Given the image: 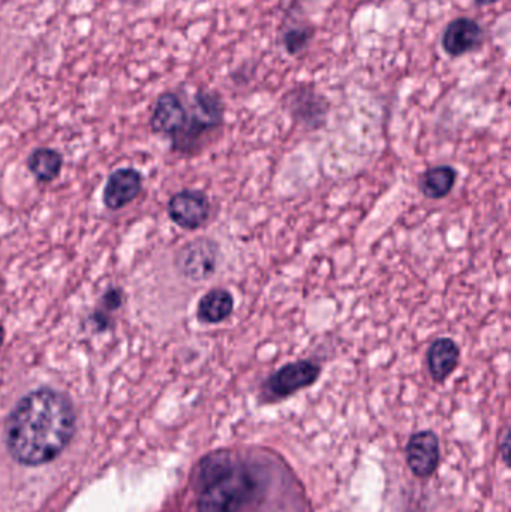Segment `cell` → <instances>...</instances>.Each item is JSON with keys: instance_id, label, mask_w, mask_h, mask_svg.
<instances>
[{"instance_id": "obj_1", "label": "cell", "mask_w": 511, "mask_h": 512, "mask_svg": "<svg viewBox=\"0 0 511 512\" xmlns=\"http://www.w3.org/2000/svg\"><path fill=\"white\" fill-rule=\"evenodd\" d=\"M74 430L71 399L53 388H39L12 409L6 423V447L21 465H45L68 447Z\"/></svg>"}, {"instance_id": "obj_2", "label": "cell", "mask_w": 511, "mask_h": 512, "mask_svg": "<svg viewBox=\"0 0 511 512\" xmlns=\"http://www.w3.org/2000/svg\"><path fill=\"white\" fill-rule=\"evenodd\" d=\"M198 512H239L254 496L257 483L245 466L227 454H213L200 468Z\"/></svg>"}, {"instance_id": "obj_3", "label": "cell", "mask_w": 511, "mask_h": 512, "mask_svg": "<svg viewBox=\"0 0 511 512\" xmlns=\"http://www.w3.org/2000/svg\"><path fill=\"white\" fill-rule=\"evenodd\" d=\"M224 111V102L216 93L207 90L197 92L191 111H188L185 129L173 140V149L185 155L200 149L204 138L221 128Z\"/></svg>"}, {"instance_id": "obj_4", "label": "cell", "mask_w": 511, "mask_h": 512, "mask_svg": "<svg viewBox=\"0 0 511 512\" xmlns=\"http://www.w3.org/2000/svg\"><path fill=\"white\" fill-rule=\"evenodd\" d=\"M321 366L314 360H297L279 367L264 381L263 394L270 400L288 399L320 379Z\"/></svg>"}, {"instance_id": "obj_5", "label": "cell", "mask_w": 511, "mask_h": 512, "mask_svg": "<svg viewBox=\"0 0 511 512\" xmlns=\"http://www.w3.org/2000/svg\"><path fill=\"white\" fill-rule=\"evenodd\" d=\"M221 248L215 240L198 237L177 251L174 265L183 279L200 283L209 280L218 270Z\"/></svg>"}, {"instance_id": "obj_6", "label": "cell", "mask_w": 511, "mask_h": 512, "mask_svg": "<svg viewBox=\"0 0 511 512\" xmlns=\"http://www.w3.org/2000/svg\"><path fill=\"white\" fill-rule=\"evenodd\" d=\"M282 101L291 119L308 131H318L329 119V99L311 84H299L293 87Z\"/></svg>"}, {"instance_id": "obj_7", "label": "cell", "mask_w": 511, "mask_h": 512, "mask_svg": "<svg viewBox=\"0 0 511 512\" xmlns=\"http://www.w3.org/2000/svg\"><path fill=\"white\" fill-rule=\"evenodd\" d=\"M210 201L204 192L183 189L168 201V215L182 230H200L210 218Z\"/></svg>"}, {"instance_id": "obj_8", "label": "cell", "mask_w": 511, "mask_h": 512, "mask_svg": "<svg viewBox=\"0 0 511 512\" xmlns=\"http://www.w3.org/2000/svg\"><path fill=\"white\" fill-rule=\"evenodd\" d=\"M485 39V30L471 17H458L447 24L441 38V47L450 57L465 56L479 48Z\"/></svg>"}, {"instance_id": "obj_9", "label": "cell", "mask_w": 511, "mask_h": 512, "mask_svg": "<svg viewBox=\"0 0 511 512\" xmlns=\"http://www.w3.org/2000/svg\"><path fill=\"white\" fill-rule=\"evenodd\" d=\"M407 462L417 478H429L440 465V439L432 430L414 433L407 445Z\"/></svg>"}, {"instance_id": "obj_10", "label": "cell", "mask_w": 511, "mask_h": 512, "mask_svg": "<svg viewBox=\"0 0 511 512\" xmlns=\"http://www.w3.org/2000/svg\"><path fill=\"white\" fill-rule=\"evenodd\" d=\"M315 27L303 14L299 0H294L285 11L281 27V42L290 56H302L314 41Z\"/></svg>"}, {"instance_id": "obj_11", "label": "cell", "mask_w": 511, "mask_h": 512, "mask_svg": "<svg viewBox=\"0 0 511 512\" xmlns=\"http://www.w3.org/2000/svg\"><path fill=\"white\" fill-rule=\"evenodd\" d=\"M188 122V110L176 93H164L159 96L150 117V126L155 134L176 138L185 129Z\"/></svg>"}, {"instance_id": "obj_12", "label": "cell", "mask_w": 511, "mask_h": 512, "mask_svg": "<svg viewBox=\"0 0 511 512\" xmlns=\"http://www.w3.org/2000/svg\"><path fill=\"white\" fill-rule=\"evenodd\" d=\"M141 188H143L141 174L134 168H122L108 177L102 200L108 210L116 212L131 204L140 194Z\"/></svg>"}, {"instance_id": "obj_13", "label": "cell", "mask_w": 511, "mask_h": 512, "mask_svg": "<svg viewBox=\"0 0 511 512\" xmlns=\"http://www.w3.org/2000/svg\"><path fill=\"white\" fill-rule=\"evenodd\" d=\"M428 370L434 382L441 384L452 376L461 361V348L452 337H438L426 352Z\"/></svg>"}, {"instance_id": "obj_14", "label": "cell", "mask_w": 511, "mask_h": 512, "mask_svg": "<svg viewBox=\"0 0 511 512\" xmlns=\"http://www.w3.org/2000/svg\"><path fill=\"white\" fill-rule=\"evenodd\" d=\"M234 312V297L228 289L213 288L198 301V321L207 325L221 324Z\"/></svg>"}, {"instance_id": "obj_15", "label": "cell", "mask_w": 511, "mask_h": 512, "mask_svg": "<svg viewBox=\"0 0 511 512\" xmlns=\"http://www.w3.org/2000/svg\"><path fill=\"white\" fill-rule=\"evenodd\" d=\"M458 171L452 165H435L423 173L420 191L429 200H443L455 188Z\"/></svg>"}, {"instance_id": "obj_16", "label": "cell", "mask_w": 511, "mask_h": 512, "mask_svg": "<svg viewBox=\"0 0 511 512\" xmlns=\"http://www.w3.org/2000/svg\"><path fill=\"white\" fill-rule=\"evenodd\" d=\"M63 159L59 152L53 149L33 150L27 158V168L38 182L50 183L59 177L62 171Z\"/></svg>"}, {"instance_id": "obj_17", "label": "cell", "mask_w": 511, "mask_h": 512, "mask_svg": "<svg viewBox=\"0 0 511 512\" xmlns=\"http://www.w3.org/2000/svg\"><path fill=\"white\" fill-rule=\"evenodd\" d=\"M501 448H503V459L506 465H509V456H510V433L509 430H506L504 433V441L501 444Z\"/></svg>"}, {"instance_id": "obj_18", "label": "cell", "mask_w": 511, "mask_h": 512, "mask_svg": "<svg viewBox=\"0 0 511 512\" xmlns=\"http://www.w3.org/2000/svg\"><path fill=\"white\" fill-rule=\"evenodd\" d=\"M474 2L482 8V6L494 5V3L500 2V0H474Z\"/></svg>"}, {"instance_id": "obj_19", "label": "cell", "mask_w": 511, "mask_h": 512, "mask_svg": "<svg viewBox=\"0 0 511 512\" xmlns=\"http://www.w3.org/2000/svg\"><path fill=\"white\" fill-rule=\"evenodd\" d=\"M3 342H5V328L0 324V349H2Z\"/></svg>"}]
</instances>
